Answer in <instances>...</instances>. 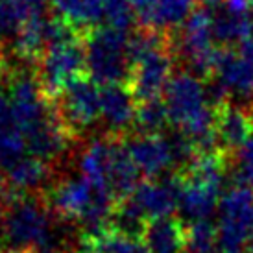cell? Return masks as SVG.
Masks as SVG:
<instances>
[{
    "label": "cell",
    "instance_id": "obj_28",
    "mask_svg": "<svg viewBox=\"0 0 253 253\" xmlns=\"http://www.w3.org/2000/svg\"><path fill=\"white\" fill-rule=\"evenodd\" d=\"M9 2L19 13L22 22L46 17L50 6V0H9Z\"/></svg>",
    "mask_w": 253,
    "mask_h": 253
},
{
    "label": "cell",
    "instance_id": "obj_2",
    "mask_svg": "<svg viewBox=\"0 0 253 253\" xmlns=\"http://www.w3.org/2000/svg\"><path fill=\"white\" fill-rule=\"evenodd\" d=\"M169 120L177 133L189 139L198 154L211 152L216 139V117L220 107L214 104L209 85L192 71L174 72L163 94Z\"/></svg>",
    "mask_w": 253,
    "mask_h": 253
},
{
    "label": "cell",
    "instance_id": "obj_13",
    "mask_svg": "<svg viewBox=\"0 0 253 253\" xmlns=\"http://www.w3.org/2000/svg\"><path fill=\"white\" fill-rule=\"evenodd\" d=\"M179 204V181L150 177L139 183L127 196V202L120 209L129 212L137 220L152 222L157 218H167L177 211Z\"/></svg>",
    "mask_w": 253,
    "mask_h": 253
},
{
    "label": "cell",
    "instance_id": "obj_11",
    "mask_svg": "<svg viewBox=\"0 0 253 253\" xmlns=\"http://www.w3.org/2000/svg\"><path fill=\"white\" fill-rule=\"evenodd\" d=\"M85 37V36H84ZM84 37L48 44L37 59L36 76L50 98L59 96L69 84L87 72Z\"/></svg>",
    "mask_w": 253,
    "mask_h": 253
},
{
    "label": "cell",
    "instance_id": "obj_17",
    "mask_svg": "<svg viewBox=\"0 0 253 253\" xmlns=\"http://www.w3.org/2000/svg\"><path fill=\"white\" fill-rule=\"evenodd\" d=\"M253 135V115L240 106H224L218 109L216 139L225 150H237L244 146Z\"/></svg>",
    "mask_w": 253,
    "mask_h": 253
},
{
    "label": "cell",
    "instance_id": "obj_29",
    "mask_svg": "<svg viewBox=\"0 0 253 253\" xmlns=\"http://www.w3.org/2000/svg\"><path fill=\"white\" fill-rule=\"evenodd\" d=\"M237 183L253 185V135L250 141L239 150V161H237Z\"/></svg>",
    "mask_w": 253,
    "mask_h": 253
},
{
    "label": "cell",
    "instance_id": "obj_12",
    "mask_svg": "<svg viewBox=\"0 0 253 253\" xmlns=\"http://www.w3.org/2000/svg\"><path fill=\"white\" fill-rule=\"evenodd\" d=\"M57 111L69 131L84 133L100 124L102 87L92 78H78L59 94Z\"/></svg>",
    "mask_w": 253,
    "mask_h": 253
},
{
    "label": "cell",
    "instance_id": "obj_15",
    "mask_svg": "<svg viewBox=\"0 0 253 253\" xmlns=\"http://www.w3.org/2000/svg\"><path fill=\"white\" fill-rule=\"evenodd\" d=\"M198 0H131L135 21L141 28H150L170 36L181 28L196 9Z\"/></svg>",
    "mask_w": 253,
    "mask_h": 253
},
{
    "label": "cell",
    "instance_id": "obj_25",
    "mask_svg": "<svg viewBox=\"0 0 253 253\" xmlns=\"http://www.w3.org/2000/svg\"><path fill=\"white\" fill-rule=\"evenodd\" d=\"M170 124L169 113L161 98L141 102L135 115V126L139 133H161L165 126Z\"/></svg>",
    "mask_w": 253,
    "mask_h": 253
},
{
    "label": "cell",
    "instance_id": "obj_21",
    "mask_svg": "<svg viewBox=\"0 0 253 253\" xmlns=\"http://www.w3.org/2000/svg\"><path fill=\"white\" fill-rule=\"evenodd\" d=\"M216 42L222 46H235L248 37H253V13L231 11L227 7H220L212 21Z\"/></svg>",
    "mask_w": 253,
    "mask_h": 253
},
{
    "label": "cell",
    "instance_id": "obj_23",
    "mask_svg": "<svg viewBox=\"0 0 253 253\" xmlns=\"http://www.w3.org/2000/svg\"><path fill=\"white\" fill-rule=\"evenodd\" d=\"M91 242L98 253H150L144 239L120 229H96L91 231Z\"/></svg>",
    "mask_w": 253,
    "mask_h": 253
},
{
    "label": "cell",
    "instance_id": "obj_3",
    "mask_svg": "<svg viewBox=\"0 0 253 253\" xmlns=\"http://www.w3.org/2000/svg\"><path fill=\"white\" fill-rule=\"evenodd\" d=\"M0 240L11 252L63 253L67 237L44 205L30 196L15 198L0 218Z\"/></svg>",
    "mask_w": 253,
    "mask_h": 253
},
{
    "label": "cell",
    "instance_id": "obj_24",
    "mask_svg": "<svg viewBox=\"0 0 253 253\" xmlns=\"http://www.w3.org/2000/svg\"><path fill=\"white\" fill-rule=\"evenodd\" d=\"M185 253H220L218 252V227L211 220H200L189 225L185 237Z\"/></svg>",
    "mask_w": 253,
    "mask_h": 253
},
{
    "label": "cell",
    "instance_id": "obj_1",
    "mask_svg": "<svg viewBox=\"0 0 253 253\" xmlns=\"http://www.w3.org/2000/svg\"><path fill=\"white\" fill-rule=\"evenodd\" d=\"M6 74L11 111L26 139L28 154L46 163L61 157L69 146V127L59 111L50 106V96L37 76L26 67H11Z\"/></svg>",
    "mask_w": 253,
    "mask_h": 253
},
{
    "label": "cell",
    "instance_id": "obj_14",
    "mask_svg": "<svg viewBox=\"0 0 253 253\" xmlns=\"http://www.w3.org/2000/svg\"><path fill=\"white\" fill-rule=\"evenodd\" d=\"M214 82L224 87L227 96L248 98L253 94V37L235 46H222L214 67Z\"/></svg>",
    "mask_w": 253,
    "mask_h": 253
},
{
    "label": "cell",
    "instance_id": "obj_6",
    "mask_svg": "<svg viewBox=\"0 0 253 253\" xmlns=\"http://www.w3.org/2000/svg\"><path fill=\"white\" fill-rule=\"evenodd\" d=\"M225 174L222 161L212 152L200 154L190 161L187 177L179 181L177 212L189 224L207 220L220 205L224 194Z\"/></svg>",
    "mask_w": 253,
    "mask_h": 253
},
{
    "label": "cell",
    "instance_id": "obj_32",
    "mask_svg": "<svg viewBox=\"0 0 253 253\" xmlns=\"http://www.w3.org/2000/svg\"><path fill=\"white\" fill-rule=\"evenodd\" d=\"M246 253H253V237L250 239V242H248V250Z\"/></svg>",
    "mask_w": 253,
    "mask_h": 253
},
{
    "label": "cell",
    "instance_id": "obj_9",
    "mask_svg": "<svg viewBox=\"0 0 253 253\" xmlns=\"http://www.w3.org/2000/svg\"><path fill=\"white\" fill-rule=\"evenodd\" d=\"M218 252L246 253L253 237V190L237 183L224 190L218 205Z\"/></svg>",
    "mask_w": 253,
    "mask_h": 253
},
{
    "label": "cell",
    "instance_id": "obj_7",
    "mask_svg": "<svg viewBox=\"0 0 253 253\" xmlns=\"http://www.w3.org/2000/svg\"><path fill=\"white\" fill-rule=\"evenodd\" d=\"M127 30L96 26L84 37L87 74L100 85L129 84L131 52Z\"/></svg>",
    "mask_w": 253,
    "mask_h": 253
},
{
    "label": "cell",
    "instance_id": "obj_31",
    "mask_svg": "<svg viewBox=\"0 0 253 253\" xmlns=\"http://www.w3.org/2000/svg\"><path fill=\"white\" fill-rule=\"evenodd\" d=\"M4 192H6V181L0 176V204H2V200H4Z\"/></svg>",
    "mask_w": 253,
    "mask_h": 253
},
{
    "label": "cell",
    "instance_id": "obj_8",
    "mask_svg": "<svg viewBox=\"0 0 253 253\" xmlns=\"http://www.w3.org/2000/svg\"><path fill=\"white\" fill-rule=\"evenodd\" d=\"M214 15L209 7H198L172 37V46L187 69L198 76H211L214 72L220 48L214 46L216 37L212 28Z\"/></svg>",
    "mask_w": 253,
    "mask_h": 253
},
{
    "label": "cell",
    "instance_id": "obj_27",
    "mask_svg": "<svg viewBox=\"0 0 253 253\" xmlns=\"http://www.w3.org/2000/svg\"><path fill=\"white\" fill-rule=\"evenodd\" d=\"M22 26L19 13L9 0H0V46L11 44Z\"/></svg>",
    "mask_w": 253,
    "mask_h": 253
},
{
    "label": "cell",
    "instance_id": "obj_10",
    "mask_svg": "<svg viewBox=\"0 0 253 253\" xmlns=\"http://www.w3.org/2000/svg\"><path fill=\"white\" fill-rule=\"evenodd\" d=\"M126 150L139 174H144L146 177H163L177 163L187 161L192 154H196L194 144L181 133L176 137L139 133L126 142Z\"/></svg>",
    "mask_w": 253,
    "mask_h": 253
},
{
    "label": "cell",
    "instance_id": "obj_34",
    "mask_svg": "<svg viewBox=\"0 0 253 253\" xmlns=\"http://www.w3.org/2000/svg\"><path fill=\"white\" fill-rule=\"evenodd\" d=\"M13 253H19V252H13Z\"/></svg>",
    "mask_w": 253,
    "mask_h": 253
},
{
    "label": "cell",
    "instance_id": "obj_18",
    "mask_svg": "<svg viewBox=\"0 0 253 253\" xmlns=\"http://www.w3.org/2000/svg\"><path fill=\"white\" fill-rule=\"evenodd\" d=\"M26 154L28 144L13 117L7 91L0 87V167L7 169Z\"/></svg>",
    "mask_w": 253,
    "mask_h": 253
},
{
    "label": "cell",
    "instance_id": "obj_30",
    "mask_svg": "<svg viewBox=\"0 0 253 253\" xmlns=\"http://www.w3.org/2000/svg\"><path fill=\"white\" fill-rule=\"evenodd\" d=\"M222 2H224V0H202V4H204L205 7H218Z\"/></svg>",
    "mask_w": 253,
    "mask_h": 253
},
{
    "label": "cell",
    "instance_id": "obj_35",
    "mask_svg": "<svg viewBox=\"0 0 253 253\" xmlns=\"http://www.w3.org/2000/svg\"><path fill=\"white\" fill-rule=\"evenodd\" d=\"M2 65H4V63H2Z\"/></svg>",
    "mask_w": 253,
    "mask_h": 253
},
{
    "label": "cell",
    "instance_id": "obj_4",
    "mask_svg": "<svg viewBox=\"0 0 253 253\" xmlns=\"http://www.w3.org/2000/svg\"><path fill=\"white\" fill-rule=\"evenodd\" d=\"M113 204L115 196L109 190L98 187L80 172L63 177L50 190L52 211L65 220H74L87 225L91 231L106 227Z\"/></svg>",
    "mask_w": 253,
    "mask_h": 253
},
{
    "label": "cell",
    "instance_id": "obj_22",
    "mask_svg": "<svg viewBox=\"0 0 253 253\" xmlns=\"http://www.w3.org/2000/svg\"><path fill=\"white\" fill-rule=\"evenodd\" d=\"M6 170V181L13 189L21 190L22 194L28 190L39 189L42 183L48 179V163L39 159L36 155H22L21 159L11 163Z\"/></svg>",
    "mask_w": 253,
    "mask_h": 253
},
{
    "label": "cell",
    "instance_id": "obj_16",
    "mask_svg": "<svg viewBox=\"0 0 253 253\" xmlns=\"http://www.w3.org/2000/svg\"><path fill=\"white\" fill-rule=\"evenodd\" d=\"M137 102L133 91L126 84L102 85V115L100 124L106 131L117 135L135 124Z\"/></svg>",
    "mask_w": 253,
    "mask_h": 253
},
{
    "label": "cell",
    "instance_id": "obj_26",
    "mask_svg": "<svg viewBox=\"0 0 253 253\" xmlns=\"http://www.w3.org/2000/svg\"><path fill=\"white\" fill-rule=\"evenodd\" d=\"M106 22L109 26L122 30H129L135 21L131 0H104Z\"/></svg>",
    "mask_w": 253,
    "mask_h": 253
},
{
    "label": "cell",
    "instance_id": "obj_33",
    "mask_svg": "<svg viewBox=\"0 0 253 253\" xmlns=\"http://www.w3.org/2000/svg\"><path fill=\"white\" fill-rule=\"evenodd\" d=\"M250 98H252V107H253V94H252V96H250Z\"/></svg>",
    "mask_w": 253,
    "mask_h": 253
},
{
    "label": "cell",
    "instance_id": "obj_20",
    "mask_svg": "<svg viewBox=\"0 0 253 253\" xmlns=\"http://www.w3.org/2000/svg\"><path fill=\"white\" fill-rule=\"evenodd\" d=\"M142 235L150 253H185L187 233L179 222L170 216L148 222Z\"/></svg>",
    "mask_w": 253,
    "mask_h": 253
},
{
    "label": "cell",
    "instance_id": "obj_19",
    "mask_svg": "<svg viewBox=\"0 0 253 253\" xmlns=\"http://www.w3.org/2000/svg\"><path fill=\"white\" fill-rule=\"evenodd\" d=\"M50 4L57 17L71 22L84 34L106 21L104 0H50Z\"/></svg>",
    "mask_w": 253,
    "mask_h": 253
},
{
    "label": "cell",
    "instance_id": "obj_5",
    "mask_svg": "<svg viewBox=\"0 0 253 253\" xmlns=\"http://www.w3.org/2000/svg\"><path fill=\"white\" fill-rule=\"evenodd\" d=\"M78 172L109 190L115 198L129 196L139 185V170L127 154L126 144H117L111 139H94L89 142L78 157Z\"/></svg>",
    "mask_w": 253,
    "mask_h": 253
}]
</instances>
